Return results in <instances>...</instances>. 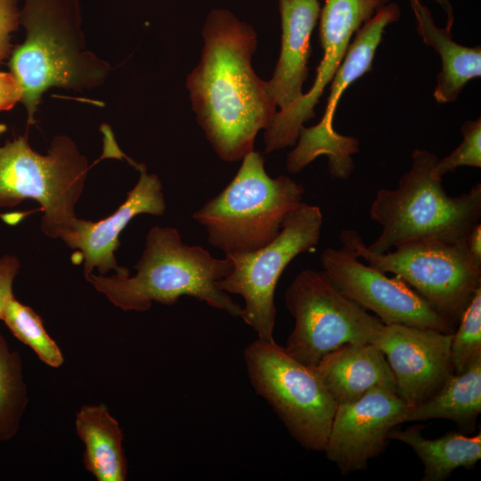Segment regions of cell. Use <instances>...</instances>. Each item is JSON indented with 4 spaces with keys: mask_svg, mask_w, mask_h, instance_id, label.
Segmentation results:
<instances>
[{
    "mask_svg": "<svg viewBox=\"0 0 481 481\" xmlns=\"http://www.w3.org/2000/svg\"><path fill=\"white\" fill-rule=\"evenodd\" d=\"M199 65L187 79L197 120L216 154L235 162L254 151L259 130L276 112L267 81L251 66L256 50L254 29L225 9L208 14Z\"/></svg>",
    "mask_w": 481,
    "mask_h": 481,
    "instance_id": "6da1fadb",
    "label": "cell"
},
{
    "mask_svg": "<svg viewBox=\"0 0 481 481\" xmlns=\"http://www.w3.org/2000/svg\"><path fill=\"white\" fill-rule=\"evenodd\" d=\"M135 268L136 274L132 277L91 273L86 279L123 311L145 312L152 302L171 306L182 296H188L240 316L241 306L217 285L231 273V260L214 257L201 246L183 243L175 228H151Z\"/></svg>",
    "mask_w": 481,
    "mask_h": 481,
    "instance_id": "7a4b0ae2",
    "label": "cell"
},
{
    "mask_svg": "<svg viewBox=\"0 0 481 481\" xmlns=\"http://www.w3.org/2000/svg\"><path fill=\"white\" fill-rule=\"evenodd\" d=\"M80 23L77 0H25L20 24L26 39L12 48L9 66L29 126L50 87L81 90L103 82L110 66L86 50Z\"/></svg>",
    "mask_w": 481,
    "mask_h": 481,
    "instance_id": "3957f363",
    "label": "cell"
},
{
    "mask_svg": "<svg viewBox=\"0 0 481 481\" xmlns=\"http://www.w3.org/2000/svg\"><path fill=\"white\" fill-rule=\"evenodd\" d=\"M438 157L415 149L412 164L395 189L377 191L370 217L381 226L379 237L369 246L373 253L418 240L456 242L466 240L481 217V183L469 192L450 196L442 178L433 168Z\"/></svg>",
    "mask_w": 481,
    "mask_h": 481,
    "instance_id": "277c9868",
    "label": "cell"
},
{
    "mask_svg": "<svg viewBox=\"0 0 481 481\" xmlns=\"http://www.w3.org/2000/svg\"><path fill=\"white\" fill-rule=\"evenodd\" d=\"M304 194L303 185L293 179L270 177L263 156L252 151L229 184L192 218L206 229L208 242L225 256L252 252L279 234Z\"/></svg>",
    "mask_w": 481,
    "mask_h": 481,
    "instance_id": "5b68a950",
    "label": "cell"
},
{
    "mask_svg": "<svg viewBox=\"0 0 481 481\" xmlns=\"http://www.w3.org/2000/svg\"><path fill=\"white\" fill-rule=\"evenodd\" d=\"M89 167L75 143L56 136L47 155L33 151L27 135L0 146V207H13L27 199L43 211L40 228L50 238H60L77 217L75 206Z\"/></svg>",
    "mask_w": 481,
    "mask_h": 481,
    "instance_id": "8992f818",
    "label": "cell"
},
{
    "mask_svg": "<svg viewBox=\"0 0 481 481\" xmlns=\"http://www.w3.org/2000/svg\"><path fill=\"white\" fill-rule=\"evenodd\" d=\"M339 239L358 258L404 281L455 326L481 287V264L470 255L466 240H418L373 253L355 230L342 231Z\"/></svg>",
    "mask_w": 481,
    "mask_h": 481,
    "instance_id": "52a82bcc",
    "label": "cell"
},
{
    "mask_svg": "<svg viewBox=\"0 0 481 481\" xmlns=\"http://www.w3.org/2000/svg\"><path fill=\"white\" fill-rule=\"evenodd\" d=\"M243 355L255 392L290 436L306 450L323 452L338 404L314 368L297 361L274 339L252 341Z\"/></svg>",
    "mask_w": 481,
    "mask_h": 481,
    "instance_id": "ba28073f",
    "label": "cell"
},
{
    "mask_svg": "<svg viewBox=\"0 0 481 481\" xmlns=\"http://www.w3.org/2000/svg\"><path fill=\"white\" fill-rule=\"evenodd\" d=\"M284 299L295 320L284 348L309 367L346 344L372 343L383 324L343 294L322 270L298 273Z\"/></svg>",
    "mask_w": 481,
    "mask_h": 481,
    "instance_id": "9c48e42d",
    "label": "cell"
},
{
    "mask_svg": "<svg viewBox=\"0 0 481 481\" xmlns=\"http://www.w3.org/2000/svg\"><path fill=\"white\" fill-rule=\"evenodd\" d=\"M322 222L318 206L301 202L286 216L270 243L252 252L225 256L232 269L217 285L226 293L242 297L244 306L239 317L257 332V338L274 339L278 281L297 256L318 245Z\"/></svg>",
    "mask_w": 481,
    "mask_h": 481,
    "instance_id": "30bf717a",
    "label": "cell"
},
{
    "mask_svg": "<svg viewBox=\"0 0 481 481\" xmlns=\"http://www.w3.org/2000/svg\"><path fill=\"white\" fill-rule=\"evenodd\" d=\"M400 8L395 2L387 4L356 32L343 61L331 79L327 106L321 121L312 126H302L298 145L288 154L287 170L298 173L324 155L329 172L334 178L347 179L355 169L352 155L359 151V141L337 133L333 126L338 101L345 90L359 77L371 70L375 53L385 29L400 18Z\"/></svg>",
    "mask_w": 481,
    "mask_h": 481,
    "instance_id": "8fae6325",
    "label": "cell"
},
{
    "mask_svg": "<svg viewBox=\"0 0 481 481\" xmlns=\"http://www.w3.org/2000/svg\"><path fill=\"white\" fill-rule=\"evenodd\" d=\"M322 271L345 294L384 324H404L453 333L455 325L435 310L398 276L362 263L348 249L327 248L320 257Z\"/></svg>",
    "mask_w": 481,
    "mask_h": 481,
    "instance_id": "7c38bea8",
    "label": "cell"
},
{
    "mask_svg": "<svg viewBox=\"0 0 481 481\" xmlns=\"http://www.w3.org/2000/svg\"><path fill=\"white\" fill-rule=\"evenodd\" d=\"M388 0H325L320 12V42L323 56L314 82L296 102L278 110L265 132V152L294 145L304 123L314 117V107L344 60L354 33Z\"/></svg>",
    "mask_w": 481,
    "mask_h": 481,
    "instance_id": "4fadbf2b",
    "label": "cell"
},
{
    "mask_svg": "<svg viewBox=\"0 0 481 481\" xmlns=\"http://www.w3.org/2000/svg\"><path fill=\"white\" fill-rule=\"evenodd\" d=\"M452 333L404 324H382L372 341L395 376L396 393L409 406L436 394L454 374Z\"/></svg>",
    "mask_w": 481,
    "mask_h": 481,
    "instance_id": "5bb4252c",
    "label": "cell"
},
{
    "mask_svg": "<svg viewBox=\"0 0 481 481\" xmlns=\"http://www.w3.org/2000/svg\"><path fill=\"white\" fill-rule=\"evenodd\" d=\"M407 408L395 391L386 387L338 404L323 451L326 457L344 475L365 469L385 450L389 432L404 422Z\"/></svg>",
    "mask_w": 481,
    "mask_h": 481,
    "instance_id": "9a60e30c",
    "label": "cell"
},
{
    "mask_svg": "<svg viewBox=\"0 0 481 481\" xmlns=\"http://www.w3.org/2000/svg\"><path fill=\"white\" fill-rule=\"evenodd\" d=\"M135 167L140 172L139 179L113 214L96 222L76 217L61 237L69 248L80 250L85 278L94 268L101 275L111 269L120 275H129L127 268L118 265L114 256L121 232L137 215L165 213L166 201L159 177L148 174L143 164L136 163Z\"/></svg>",
    "mask_w": 481,
    "mask_h": 481,
    "instance_id": "2e32d148",
    "label": "cell"
},
{
    "mask_svg": "<svg viewBox=\"0 0 481 481\" xmlns=\"http://www.w3.org/2000/svg\"><path fill=\"white\" fill-rule=\"evenodd\" d=\"M281 20V48L267 88L273 101L285 110L303 96L308 76L310 37L320 17L318 0H278Z\"/></svg>",
    "mask_w": 481,
    "mask_h": 481,
    "instance_id": "e0dca14e",
    "label": "cell"
},
{
    "mask_svg": "<svg viewBox=\"0 0 481 481\" xmlns=\"http://www.w3.org/2000/svg\"><path fill=\"white\" fill-rule=\"evenodd\" d=\"M313 368L337 404L355 401L375 387L396 392L392 370L373 343L346 344Z\"/></svg>",
    "mask_w": 481,
    "mask_h": 481,
    "instance_id": "ac0fdd59",
    "label": "cell"
},
{
    "mask_svg": "<svg viewBox=\"0 0 481 481\" xmlns=\"http://www.w3.org/2000/svg\"><path fill=\"white\" fill-rule=\"evenodd\" d=\"M410 2L420 36L441 58L434 98L439 103L452 102L469 80L481 76V47L459 45L452 39L451 30L435 24L426 6L417 0Z\"/></svg>",
    "mask_w": 481,
    "mask_h": 481,
    "instance_id": "d6986e66",
    "label": "cell"
},
{
    "mask_svg": "<svg viewBox=\"0 0 481 481\" xmlns=\"http://www.w3.org/2000/svg\"><path fill=\"white\" fill-rule=\"evenodd\" d=\"M76 433L85 444L83 462L98 481H125L124 434L106 404H84L76 414Z\"/></svg>",
    "mask_w": 481,
    "mask_h": 481,
    "instance_id": "ffe728a7",
    "label": "cell"
},
{
    "mask_svg": "<svg viewBox=\"0 0 481 481\" xmlns=\"http://www.w3.org/2000/svg\"><path fill=\"white\" fill-rule=\"evenodd\" d=\"M423 427L414 425L404 430L393 428L387 437L408 444L424 466L421 481H443L458 468L471 469L481 458V434L474 436L449 432L428 439Z\"/></svg>",
    "mask_w": 481,
    "mask_h": 481,
    "instance_id": "44dd1931",
    "label": "cell"
},
{
    "mask_svg": "<svg viewBox=\"0 0 481 481\" xmlns=\"http://www.w3.org/2000/svg\"><path fill=\"white\" fill-rule=\"evenodd\" d=\"M481 412V359L460 373L428 400L407 408L404 422L446 419L470 433Z\"/></svg>",
    "mask_w": 481,
    "mask_h": 481,
    "instance_id": "7402d4cb",
    "label": "cell"
},
{
    "mask_svg": "<svg viewBox=\"0 0 481 481\" xmlns=\"http://www.w3.org/2000/svg\"><path fill=\"white\" fill-rule=\"evenodd\" d=\"M28 403L20 356L0 334V442L17 435Z\"/></svg>",
    "mask_w": 481,
    "mask_h": 481,
    "instance_id": "603a6c76",
    "label": "cell"
},
{
    "mask_svg": "<svg viewBox=\"0 0 481 481\" xmlns=\"http://www.w3.org/2000/svg\"><path fill=\"white\" fill-rule=\"evenodd\" d=\"M2 321L45 364L53 368L62 365L64 358L60 347L47 333L40 315L31 307L13 297L5 306Z\"/></svg>",
    "mask_w": 481,
    "mask_h": 481,
    "instance_id": "cb8c5ba5",
    "label": "cell"
},
{
    "mask_svg": "<svg viewBox=\"0 0 481 481\" xmlns=\"http://www.w3.org/2000/svg\"><path fill=\"white\" fill-rule=\"evenodd\" d=\"M452 333L451 360L454 373H460L481 359V287L461 314Z\"/></svg>",
    "mask_w": 481,
    "mask_h": 481,
    "instance_id": "d4e9b609",
    "label": "cell"
},
{
    "mask_svg": "<svg viewBox=\"0 0 481 481\" xmlns=\"http://www.w3.org/2000/svg\"><path fill=\"white\" fill-rule=\"evenodd\" d=\"M462 142L449 155L437 160L433 173L443 177L462 166L481 167V118L465 121L461 128Z\"/></svg>",
    "mask_w": 481,
    "mask_h": 481,
    "instance_id": "484cf974",
    "label": "cell"
},
{
    "mask_svg": "<svg viewBox=\"0 0 481 481\" xmlns=\"http://www.w3.org/2000/svg\"><path fill=\"white\" fill-rule=\"evenodd\" d=\"M20 24L18 0H0V62L11 55V35Z\"/></svg>",
    "mask_w": 481,
    "mask_h": 481,
    "instance_id": "4316f807",
    "label": "cell"
},
{
    "mask_svg": "<svg viewBox=\"0 0 481 481\" xmlns=\"http://www.w3.org/2000/svg\"><path fill=\"white\" fill-rule=\"evenodd\" d=\"M20 269L17 257L5 255L0 257V320H2L7 303L12 298V283Z\"/></svg>",
    "mask_w": 481,
    "mask_h": 481,
    "instance_id": "83f0119b",
    "label": "cell"
},
{
    "mask_svg": "<svg viewBox=\"0 0 481 481\" xmlns=\"http://www.w3.org/2000/svg\"><path fill=\"white\" fill-rule=\"evenodd\" d=\"M20 98L21 91L13 75L0 70V110L12 109Z\"/></svg>",
    "mask_w": 481,
    "mask_h": 481,
    "instance_id": "f1b7e54d",
    "label": "cell"
},
{
    "mask_svg": "<svg viewBox=\"0 0 481 481\" xmlns=\"http://www.w3.org/2000/svg\"><path fill=\"white\" fill-rule=\"evenodd\" d=\"M467 248L473 258L481 264V224L477 223L466 238Z\"/></svg>",
    "mask_w": 481,
    "mask_h": 481,
    "instance_id": "f546056e",
    "label": "cell"
},
{
    "mask_svg": "<svg viewBox=\"0 0 481 481\" xmlns=\"http://www.w3.org/2000/svg\"><path fill=\"white\" fill-rule=\"evenodd\" d=\"M417 1H420V0H417ZM434 1H436L444 9V11L446 12V14H447V22H446L445 27L451 29L452 27V25H453L454 17H453L452 6L450 4V1L449 0H434Z\"/></svg>",
    "mask_w": 481,
    "mask_h": 481,
    "instance_id": "4dcf8cb0",
    "label": "cell"
}]
</instances>
